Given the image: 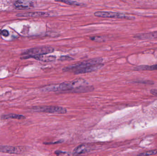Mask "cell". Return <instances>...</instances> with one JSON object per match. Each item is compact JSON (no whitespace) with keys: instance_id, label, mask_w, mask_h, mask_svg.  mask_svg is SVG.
<instances>
[{"instance_id":"603a6c76","label":"cell","mask_w":157,"mask_h":156,"mask_svg":"<svg viewBox=\"0 0 157 156\" xmlns=\"http://www.w3.org/2000/svg\"><path fill=\"white\" fill-rule=\"evenodd\" d=\"M66 153H65V152H62V151H57L55 152V154H57V155L58 156L60 154H66Z\"/></svg>"},{"instance_id":"8fae6325","label":"cell","mask_w":157,"mask_h":156,"mask_svg":"<svg viewBox=\"0 0 157 156\" xmlns=\"http://www.w3.org/2000/svg\"><path fill=\"white\" fill-rule=\"evenodd\" d=\"M134 37L140 40L157 39V32L137 34Z\"/></svg>"},{"instance_id":"ac0fdd59","label":"cell","mask_w":157,"mask_h":156,"mask_svg":"<svg viewBox=\"0 0 157 156\" xmlns=\"http://www.w3.org/2000/svg\"><path fill=\"white\" fill-rule=\"evenodd\" d=\"M90 39L92 41L96 42H102L104 41V39L101 36H94L90 38Z\"/></svg>"},{"instance_id":"7c38bea8","label":"cell","mask_w":157,"mask_h":156,"mask_svg":"<svg viewBox=\"0 0 157 156\" xmlns=\"http://www.w3.org/2000/svg\"><path fill=\"white\" fill-rule=\"evenodd\" d=\"M94 90L93 86L90 85H85L77 87L71 91L70 93H88L92 92Z\"/></svg>"},{"instance_id":"9c48e42d","label":"cell","mask_w":157,"mask_h":156,"mask_svg":"<svg viewBox=\"0 0 157 156\" xmlns=\"http://www.w3.org/2000/svg\"><path fill=\"white\" fill-rule=\"evenodd\" d=\"M16 8L19 10L29 9L34 7V3L31 1H18L14 4Z\"/></svg>"},{"instance_id":"7a4b0ae2","label":"cell","mask_w":157,"mask_h":156,"mask_svg":"<svg viewBox=\"0 0 157 156\" xmlns=\"http://www.w3.org/2000/svg\"><path fill=\"white\" fill-rule=\"evenodd\" d=\"M54 49L52 47H41L34 48L27 50L24 56L25 58H35L40 56H44L54 52Z\"/></svg>"},{"instance_id":"e0dca14e","label":"cell","mask_w":157,"mask_h":156,"mask_svg":"<svg viewBox=\"0 0 157 156\" xmlns=\"http://www.w3.org/2000/svg\"><path fill=\"white\" fill-rule=\"evenodd\" d=\"M157 154V150H150V151H147V152L141 153V154H138V156H149L154 155H156Z\"/></svg>"},{"instance_id":"3957f363","label":"cell","mask_w":157,"mask_h":156,"mask_svg":"<svg viewBox=\"0 0 157 156\" xmlns=\"http://www.w3.org/2000/svg\"><path fill=\"white\" fill-rule=\"evenodd\" d=\"M103 61V59L101 58H98L91 59L87 60L82 62H79L71 66H68L63 69V71H75L80 69L83 68L85 67H88L91 65H96V64H101Z\"/></svg>"},{"instance_id":"6da1fadb","label":"cell","mask_w":157,"mask_h":156,"mask_svg":"<svg viewBox=\"0 0 157 156\" xmlns=\"http://www.w3.org/2000/svg\"><path fill=\"white\" fill-rule=\"evenodd\" d=\"M88 82L83 79L78 78L69 82L59 84L49 85L44 88V92H70L74 89L82 85H87Z\"/></svg>"},{"instance_id":"4fadbf2b","label":"cell","mask_w":157,"mask_h":156,"mask_svg":"<svg viewBox=\"0 0 157 156\" xmlns=\"http://www.w3.org/2000/svg\"><path fill=\"white\" fill-rule=\"evenodd\" d=\"M2 120H8L10 119H16V120H24L26 118L25 116L22 114H9L2 115L1 117Z\"/></svg>"},{"instance_id":"277c9868","label":"cell","mask_w":157,"mask_h":156,"mask_svg":"<svg viewBox=\"0 0 157 156\" xmlns=\"http://www.w3.org/2000/svg\"><path fill=\"white\" fill-rule=\"evenodd\" d=\"M31 110L36 112L47 113L53 114H65L67 113V109L60 106H35L33 107Z\"/></svg>"},{"instance_id":"52a82bcc","label":"cell","mask_w":157,"mask_h":156,"mask_svg":"<svg viewBox=\"0 0 157 156\" xmlns=\"http://www.w3.org/2000/svg\"><path fill=\"white\" fill-rule=\"evenodd\" d=\"M25 147H14L11 146L0 145V153L13 154H20L24 153Z\"/></svg>"},{"instance_id":"2e32d148","label":"cell","mask_w":157,"mask_h":156,"mask_svg":"<svg viewBox=\"0 0 157 156\" xmlns=\"http://www.w3.org/2000/svg\"><path fill=\"white\" fill-rule=\"evenodd\" d=\"M58 2H61L64 3L66 4L69 5H75V6H85V4L83 3L79 2H76V1H58Z\"/></svg>"},{"instance_id":"5bb4252c","label":"cell","mask_w":157,"mask_h":156,"mask_svg":"<svg viewBox=\"0 0 157 156\" xmlns=\"http://www.w3.org/2000/svg\"><path fill=\"white\" fill-rule=\"evenodd\" d=\"M135 70L136 71H155L157 70V65H152V66H138L135 68Z\"/></svg>"},{"instance_id":"8992f818","label":"cell","mask_w":157,"mask_h":156,"mask_svg":"<svg viewBox=\"0 0 157 156\" xmlns=\"http://www.w3.org/2000/svg\"><path fill=\"white\" fill-rule=\"evenodd\" d=\"M57 15V13L54 12H36L18 13V17H41V16H54Z\"/></svg>"},{"instance_id":"ba28073f","label":"cell","mask_w":157,"mask_h":156,"mask_svg":"<svg viewBox=\"0 0 157 156\" xmlns=\"http://www.w3.org/2000/svg\"><path fill=\"white\" fill-rule=\"evenodd\" d=\"M103 66H104V64L101 63V64H96V65L85 67L83 68L80 69L75 71V74L78 75V74H85V73L93 72L100 69Z\"/></svg>"},{"instance_id":"7402d4cb","label":"cell","mask_w":157,"mask_h":156,"mask_svg":"<svg viewBox=\"0 0 157 156\" xmlns=\"http://www.w3.org/2000/svg\"><path fill=\"white\" fill-rule=\"evenodd\" d=\"M150 93L155 96H157V90L153 89L150 91Z\"/></svg>"},{"instance_id":"d6986e66","label":"cell","mask_w":157,"mask_h":156,"mask_svg":"<svg viewBox=\"0 0 157 156\" xmlns=\"http://www.w3.org/2000/svg\"><path fill=\"white\" fill-rule=\"evenodd\" d=\"M74 60V59L73 58L70 56H61L60 57L59 60H61V61H66V60L70 61V60Z\"/></svg>"},{"instance_id":"5b68a950","label":"cell","mask_w":157,"mask_h":156,"mask_svg":"<svg viewBox=\"0 0 157 156\" xmlns=\"http://www.w3.org/2000/svg\"><path fill=\"white\" fill-rule=\"evenodd\" d=\"M94 16L99 17L103 18H118V19L134 20L135 17L126 15L123 13L117 12H106V11H98L94 13Z\"/></svg>"},{"instance_id":"30bf717a","label":"cell","mask_w":157,"mask_h":156,"mask_svg":"<svg viewBox=\"0 0 157 156\" xmlns=\"http://www.w3.org/2000/svg\"><path fill=\"white\" fill-rule=\"evenodd\" d=\"M90 147L87 145L82 144L75 147L73 152V154L74 156L80 155L90 151Z\"/></svg>"},{"instance_id":"44dd1931","label":"cell","mask_w":157,"mask_h":156,"mask_svg":"<svg viewBox=\"0 0 157 156\" xmlns=\"http://www.w3.org/2000/svg\"><path fill=\"white\" fill-rule=\"evenodd\" d=\"M63 141H62V140H59V141H57V142H55V143H45V144H59L61 143H62Z\"/></svg>"},{"instance_id":"9a60e30c","label":"cell","mask_w":157,"mask_h":156,"mask_svg":"<svg viewBox=\"0 0 157 156\" xmlns=\"http://www.w3.org/2000/svg\"><path fill=\"white\" fill-rule=\"evenodd\" d=\"M36 59L44 61V62H51L54 61L56 59V57L54 56H40L35 58Z\"/></svg>"},{"instance_id":"ffe728a7","label":"cell","mask_w":157,"mask_h":156,"mask_svg":"<svg viewBox=\"0 0 157 156\" xmlns=\"http://www.w3.org/2000/svg\"><path fill=\"white\" fill-rule=\"evenodd\" d=\"M0 34L5 37H7L9 35V32L7 30H5V29L3 30H0Z\"/></svg>"}]
</instances>
